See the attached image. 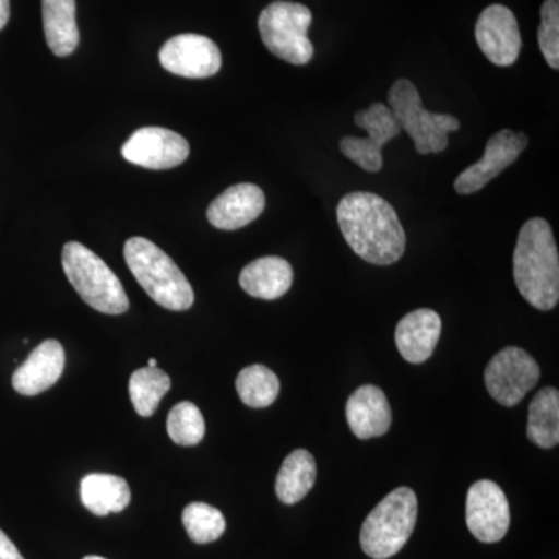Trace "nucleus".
<instances>
[{
  "instance_id": "obj_1",
  "label": "nucleus",
  "mask_w": 559,
  "mask_h": 559,
  "mask_svg": "<svg viewBox=\"0 0 559 559\" xmlns=\"http://www.w3.org/2000/svg\"><path fill=\"white\" fill-rule=\"evenodd\" d=\"M337 223L349 248L367 263L389 266L406 250V234L384 198L353 191L337 205Z\"/></svg>"
},
{
  "instance_id": "obj_2",
  "label": "nucleus",
  "mask_w": 559,
  "mask_h": 559,
  "mask_svg": "<svg viewBox=\"0 0 559 559\" xmlns=\"http://www.w3.org/2000/svg\"><path fill=\"white\" fill-rule=\"evenodd\" d=\"M513 275L521 296L540 311L554 310L559 300V255L550 224L528 219L522 226L513 255Z\"/></svg>"
},
{
  "instance_id": "obj_3",
  "label": "nucleus",
  "mask_w": 559,
  "mask_h": 559,
  "mask_svg": "<svg viewBox=\"0 0 559 559\" xmlns=\"http://www.w3.org/2000/svg\"><path fill=\"white\" fill-rule=\"evenodd\" d=\"M124 260L139 285L157 305L170 311L190 310L194 293L189 280L160 248L146 238H130Z\"/></svg>"
},
{
  "instance_id": "obj_4",
  "label": "nucleus",
  "mask_w": 559,
  "mask_h": 559,
  "mask_svg": "<svg viewBox=\"0 0 559 559\" xmlns=\"http://www.w3.org/2000/svg\"><path fill=\"white\" fill-rule=\"evenodd\" d=\"M418 500L414 489L396 488L374 507L360 530V547L367 557L389 559L409 540L417 525Z\"/></svg>"
},
{
  "instance_id": "obj_5",
  "label": "nucleus",
  "mask_w": 559,
  "mask_h": 559,
  "mask_svg": "<svg viewBox=\"0 0 559 559\" xmlns=\"http://www.w3.org/2000/svg\"><path fill=\"white\" fill-rule=\"evenodd\" d=\"M62 270L81 299L94 310L119 316L130 308L119 277L86 246L76 241L68 242L62 248Z\"/></svg>"
},
{
  "instance_id": "obj_6",
  "label": "nucleus",
  "mask_w": 559,
  "mask_h": 559,
  "mask_svg": "<svg viewBox=\"0 0 559 559\" xmlns=\"http://www.w3.org/2000/svg\"><path fill=\"white\" fill-rule=\"evenodd\" d=\"M388 102L401 131H406L414 140L415 150L419 154L443 153L450 145V132L460 128L455 117L429 112L423 108L417 86L409 80L396 81L390 87Z\"/></svg>"
},
{
  "instance_id": "obj_7",
  "label": "nucleus",
  "mask_w": 559,
  "mask_h": 559,
  "mask_svg": "<svg viewBox=\"0 0 559 559\" xmlns=\"http://www.w3.org/2000/svg\"><path fill=\"white\" fill-rule=\"evenodd\" d=\"M311 22L312 14L308 7L278 0L261 11V39L280 60L294 66L308 64L314 55V47L308 38Z\"/></svg>"
},
{
  "instance_id": "obj_8",
  "label": "nucleus",
  "mask_w": 559,
  "mask_h": 559,
  "mask_svg": "<svg viewBox=\"0 0 559 559\" xmlns=\"http://www.w3.org/2000/svg\"><path fill=\"white\" fill-rule=\"evenodd\" d=\"M538 362L520 347L500 349L485 370V385L491 399L506 407L520 404L525 395L538 384Z\"/></svg>"
},
{
  "instance_id": "obj_9",
  "label": "nucleus",
  "mask_w": 559,
  "mask_h": 559,
  "mask_svg": "<svg viewBox=\"0 0 559 559\" xmlns=\"http://www.w3.org/2000/svg\"><path fill=\"white\" fill-rule=\"evenodd\" d=\"M356 127L367 131L369 138H344L341 151L345 157L359 165L362 170L378 173L382 170V146L399 138L401 128L389 106L373 103L369 108L355 114Z\"/></svg>"
},
{
  "instance_id": "obj_10",
  "label": "nucleus",
  "mask_w": 559,
  "mask_h": 559,
  "mask_svg": "<svg viewBox=\"0 0 559 559\" xmlns=\"http://www.w3.org/2000/svg\"><path fill=\"white\" fill-rule=\"evenodd\" d=\"M510 506L506 492L491 480L471 485L466 496V525L480 543H499L510 527Z\"/></svg>"
},
{
  "instance_id": "obj_11",
  "label": "nucleus",
  "mask_w": 559,
  "mask_h": 559,
  "mask_svg": "<svg viewBox=\"0 0 559 559\" xmlns=\"http://www.w3.org/2000/svg\"><path fill=\"white\" fill-rule=\"evenodd\" d=\"M190 145L178 132L167 128H140L121 148V156L148 170H170L189 157Z\"/></svg>"
},
{
  "instance_id": "obj_12",
  "label": "nucleus",
  "mask_w": 559,
  "mask_h": 559,
  "mask_svg": "<svg viewBox=\"0 0 559 559\" xmlns=\"http://www.w3.org/2000/svg\"><path fill=\"white\" fill-rule=\"evenodd\" d=\"M528 138L524 132L502 130L489 138L484 157L463 170L454 182L459 194L476 193L488 182L498 178L500 173L509 168L527 148Z\"/></svg>"
},
{
  "instance_id": "obj_13",
  "label": "nucleus",
  "mask_w": 559,
  "mask_h": 559,
  "mask_svg": "<svg viewBox=\"0 0 559 559\" xmlns=\"http://www.w3.org/2000/svg\"><path fill=\"white\" fill-rule=\"evenodd\" d=\"M162 68L186 79H209L219 72L223 58L218 46L207 36L178 35L160 49Z\"/></svg>"
},
{
  "instance_id": "obj_14",
  "label": "nucleus",
  "mask_w": 559,
  "mask_h": 559,
  "mask_svg": "<svg viewBox=\"0 0 559 559\" xmlns=\"http://www.w3.org/2000/svg\"><path fill=\"white\" fill-rule=\"evenodd\" d=\"M479 49L492 64L507 68L520 58L522 39L513 11L503 5H489L476 24Z\"/></svg>"
},
{
  "instance_id": "obj_15",
  "label": "nucleus",
  "mask_w": 559,
  "mask_h": 559,
  "mask_svg": "<svg viewBox=\"0 0 559 559\" xmlns=\"http://www.w3.org/2000/svg\"><path fill=\"white\" fill-rule=\"evenodd\" d=\"M266 207L263 190L253 183H237L209 205L207 219L221 230H237L259 218Z\"/></svg>"
},
{
  "instance_id": "obj_16",
  "label": "nucleus",
  "mask_w": 559,
  "mask_h": 559,
  "mask_svg": "<svg viewBox=\"0 0 559 559\" xmlns=\"http://www.w3.org/2000/svg\"><path fill=\"white\" fill-rule=\"evenodd\" d=\"M66 366V353L60 342L44 341L33 349L20 369L13 373V388L24 396L46 392L60 380Z\"/></svg>"
},
{
  "instance_id": "obj_17",
  "label": "nucleus",
  "mask_w": 559,
  "mask_h": 559,
  "mask_svg": "<svg viewBox=\"0 0 559 559\" xmlns=\"http://www.w3.org/2000/svg\"><path fill=\"white\" fill-rule=\"evenodd\" d=\"M345 409L349 429L360 440L382 437L392 426L388 396L377 385L367 384L356 390Z\"/></svg>"
},
{
  "instance_id": "obj_18",
  "label": "nucleus",
  "mask_w": 559,
  "mask_h": 559,
  "mask_svg": "<svg viewBox=\"0 0 559 559\" xmlns=\"http://www.w3.org/2000/svg\"><path fill=\"white\" fill-rule=\"evenodd\" d=\"M440 334V316L428 308H421L400 320L395 330L396 347L407 362L423 364L432 356Z\"/></svg>"
},
{
  "instance_id": "obj_19",
  "label": "nucleus",
  "mask_w": 559,
  "mask_h": 559,
  "mask_svg": "<svg viewBox=\"0 0 559 559\" xmlns=\"http://www.w3.org/2000/svg\"><path fill=\"white\" fill-rule=\"evenodd\" d=\"M290 264L280 257H263L249 263L240 274L241 288L255 299L275 300L293 286Z\"/></svg>"
},
{
  "instance_id": "obj_20",
  "label": "nucleus",
  "mask_w": 559,
  "mask_h": 559,
  "mask_svg": "<svg viewBox=\"0 0 559 559\" xmlns=\"http://www.w3.org/2000/svg\"><path fill=\"white\" fill-rule=\"evenodd\" d=\"M81 502L95 516L120 513L130 506L131 489L123 477L112 474H90L80 485Z\"/></svg>"
},
{
  "instance_id": "obj_21",
  "label": "nucleus",
  "mask_w": 559,
  "mask_h": 559,
  "mask_svg": "<svg viewBox=\"0 0 559 559\" xmlns=\"http://www.w3.org/2000/svg\"><path fill=\"white\" fill-rule=\"evenodd\" d=\"M47 46L57 57H69L80 43L75 0H43Z\"/></svg>"
},
{
  "instance_id": "obj_22",
  "label": "nucleus",
  "mask_w": 559,
  "mask_h": 559,
  "mask_svg": "<svg viewBox=\"0 0 559 559\" xmlns=\"http://www.w3.org/2000/svg\"><path fill=\"white\" fill-rule=\"evenodd\" d=\"M316 477H318V466L311 452L307 450L290 452L283 462L275 481L278 499L286 506L300 502L314 487Z\"/></svg>"
},
{
  "instance_id": "obj_23",
  "label": "nucleus",
  "mask_w": 559,
  "mask_h": 559,
  "mask_svg": "<svg viewBox=\"0 0 559 559\" xmlns=\"http://www.w3.org/2000/svg\"><path fill=\"white\" fill-rule=\"evenodd\" d=\"M527 436L532 443L550 450L559 443V393L546 388L536 393L528 409Z\"/></svg>"
},
{
  "instance_id": "obj_24",
  "label": "nucleus",
  "mask_w": 559,
  "mask_h": 559,
  "mask_svg": "<svg viewBox=\"0 0 559 559\" xmlns=\"http://www.w3.org/2000/svg\"><path fill=\"white\" fill-rule=\"evenodd\" d=\"M171 389V380L159 367H145L131 374L130 396L140 417H151Z\"/></svg>"
},
{
  "instance_id": "obj_25",
  "label": "nucleus",
  "mask_w": 559,
  "mask_h": 559,
  "mask_svg": "<svg viewBox=\"0 0 559 559\" xmlns=\"http://www.w3.org/2000/svg\"><path fill=\"white\" fill-rule=\"evenodd\" d=\"M237 392L242 403L253 409L271 406L280 393L277 374L260 364L246 367L238 374Z\"/></svg>"
},
{
  "instance_id": "obj_26",
  "label": "nucleus",
  "mask_w": 559,
  "mask_h": 559,
  "mask_svg": "<svg viewBox=\"0 0 559 559\" xmlns=\"http://www.w3.org/2000/svg\"><path fill=\"white\" fill-rule=\"evenodd\" d=\"M182 524L190 539L197 544L213 543L226 532V520L223 513L204 502L187 506L182 513Z\"/></svg>"
},
{
  "instance_id": "obj_27",
  "label": "nucleus",
  "mask_w": 559,
  "mask_h": 559,
  "mask_svg": "<svg viewBox=\"0 0 559 559\" xmlns=\"http://www.w3.org/2000/svg\"><path fill=\"white\" fill-rule=\"evenodd\" d=\"M170 439L179 447H197L205 436V421L197 404L182 401L176 404L167 418Z\"/></svg>"
},
{
  "instance_id": "obj_28",
  "label": "nucleus",
  "mask_w": 559,
  "mask_h": 559,
  "mask_svg": "<svg viewBox=\"0 0 559 559\" xmlns=\"http://www.w3.org/2000/svg\"><path fill=\"white\" fill-rule=\"evenodd\" d=\"M539 49L551 69H559V0H546L540 7Z\"/></svg>"
},
{
  "instance_id": "obj_29",
  "label": "nucleus",
  "mask_w": 559,
  "mask_h": 559,
  "mask_svg": "<svg viewBox=\"0 0 559 559\" xmlns=\"http://www.w3.org/2000/svg\"><path fill=\"white\" fill-rule=\"evenodd\" d=\"M0 559H24L9 536L0 530Z\"/></svg>"
},
{
  "instance_id": "obj_30",
  "label": "nucleus",
  "mask_w": 559,
  "mask_h": 559,
  "mask_svg": "<svg viewBox=\"0 0 559 559\" xmlns=\"http://www.w3.org/2000/svg\"><path fill=\"white\" fill-rule=\"evenodd\" d=\"M10 20V0H0V31Z\"/></svg>"
},
{
  "instance_id": "obj_31",
  "label": "nucleus",
  "mask_w": 559,
  "mask_h": 559,
  "mask_svg": "<svg viewBox=\"0 0 559 559\" xmlns=\"http://www.w3.org/2000/svg\"><path fill=\"white\" fill-rule=\"evenodd\" d=\"M148 367H153V369H154V367H157V360L156 359H150L148 360Z\"/></svg>"
},
{
  "instance_id": "obj_32",
  "label": "nucleus",
  "mask_w": 559,
  "mask_h": 559,
  "mask_svg": "<svg viewBox=\"0 0 559 559\" xmlns=\"http://www.w3.org/2000/svg\"><path fill=\"white\" fill-rule=\"evenodd\" d=\"M83 559H106L103 557H94V555H91V557H84Z\"/></svg>"
}]
</instances>
